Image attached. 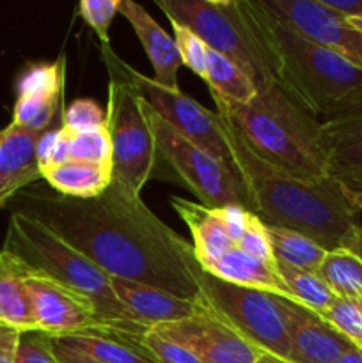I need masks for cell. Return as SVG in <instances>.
Returning <instances> with one entry per match:
<instances>
[{
	"label": "cell",
	"instance_id": "24",
	"mask_svg": "<svg viewBox=\"0 0 362 363\" xmlns=\"http://www.w3.org/2000/svg\"><path fill=\"white\" fill-rule=\"evenodd\" d=\"M112 165L87 162H67L43 174L55 194L71 199H94L112 183Z\"/></svg>",
	"mask_w": 362,
	"mask_h": 363
},
{
	"label": "cell",
	"instance_id": "35",
	"mask_svg": "<svg viewBox=\"0 0 362 363\" xmlns=\"http://www.w3.org/2000/svg\"><path fill=\"white\" fill-rule=\"evenodd\" d=\"M135 340H137L148 353H151V357L158 363H201L192 351H188L187 347L174 342V340L165 339V337L160 335V333L155 332L153 328H149L141 339Z\"/></svg>",
	"mask_w": 362,
	"mask_h": 363
},
{
	"label": "cell",
	"instance_id": "1",
	"mask_svg": "<svg viewBox=\"0 0 362 363\" xmlns=\"http://www.w3.org/2000/svg\"><path fill=\"white\" fill-rule=\"evenodd\" d=\"M14 211L45 223L67 245L87 255L110 277L133 280L185 300L199 296L188 266L194 247L167 227L141 199L112 179L94 199L25 190Z\"/></svg>",
	"mask_w": 362,
	"mask_h": 363
},
{
	"label": "cell",
	"instance_id": "46",
	"mask_svg": "<svg viewBox=\"0 0 362 363\" xmlns=\"http://www.w3.org/2000/svg\"><path fill=\"white\" fill-rule=\"evenodd\" d=\"M2 138H4V130H0V144H2Z\"/></svg>",
	"mask_w": 362,
	"mask_h": 363
},
{
	"label": "cell",
	"instance_id": "7",
	"mask_svg": "<svg viewBox=\"0 0 362 363\" xmlns=\"http://www.w3.org/2000/svg\"><path fill=\"white\" fill-rule=\"evenodd\" d=\"M110 71L106 131L112 145V179L135 195H141L155 167V135L148 119V106L126 73V62L112 48H103Z\"/></svg>",
	"mask_w": 362,
	"mask_h": 363
},
{
	"label": "cell",
	"instance_id": "23",
	"mask_svg": "<svg viewBox=\"0 0 362 363\" xmlns=\"http://www.w3.org/2000/svg\"><path fill=\"white\" fill-rule=\"evenodd\" d=\"M57 344L105 363H158L133 337L119 333H77L52 337Z\"/></svg>",
	"mask_w": 362,
	"mask_h": 363
},
{
	"label": "cell",
	"instance_id": "26",
	"mask_svg": "<svg viewBox=\"0 0 362 363\" xmlns=\"http://www.w3.org/2000/svg\"><path fill=\"white\" fill-rule=\"evenodd\" d=\"M266 230H268L275 261L280 264L291 266L302 272H316L325 259V248H322L316 241L304 234L268 225H266Z\"/></svg>",
	"mask_w": 362,
	"mask_h": 363
},
{
	"label": "cell",
	"instance_id": "42",
	"mask_svg": "<svg viewBox=\"0 0 362 363\" xmlns=\"http://www.w3.org/2000/svg\"><path fill=\"white\" fill-rule=\"evenodd\" d=\"M344 191H346L348 199L351 201V204L357 208V211L362 215V190H350V188L344 186Z\"/></svg>",
	"mask_w": 362,
	"mask_h": 363
},
{
	"label": "cell",
	"instance_id": "44",
	"mask_svg": "<svg viewBox=\"0 0 362 363\" xmlns=\"http://www.w3.org/2000/svg\"><path fill=\"white\" fill-rule=\"evenodd\" d=\"M258 363H291V362L283 360V358H279V357H273V354L263 353L261 358L258 360Z\"/></svg>",
	"mask_w": 362,
	"mask_h": 363
},
{
	"label": "cell",
	"instance_id": "34",
	"mask_svg": "<svg viewBox=\"0 0 362 363\" xmlns=\"http://www.w3.org/2000/svg\"><path fill=\"white\" fill-rule=\"evenodd\" d=\"M121 0H82L78 4V13L85 23L96 32L102 48H109V27L116 14H119Z\"/></svg>",
	"mask_w": 362,
	"mask_h": 363
},
{
	"label": "cell",
	"instance_id": "15",
	"mask_svg": "<svg viewBox=\"0 0 362 363\" xmlns=\"http://www.w3.org/2000/svg\"><path fill=\"white\" fill-rule=\"evenodd\" d=\"M287 333H290L291 363H332L355 347L318 312L309 311L284 298Z\"/></svg>",
	"mask_w": 362,
	"mask_h": 363
},
{
	"label": "cell",
	"instance_id": "29",
	"mask_svg": "<svg viewBox=\"0 0 362 363\" xmlns=\"http://www.w3.org/2000/svg\"><path fill=\"white\" fill-rule=\"evenodd\" d=\"M67 135H70L71 162L112 165V145H110L106 124L103 128H98V130L80 131V133H71V131H67Z\"/></svg>",
	"mask_w": 362,
	"mask_h": 363
},
{
	"label": "cell",
	"instance_id": "41",
	"mask_svg": "<svg viewBox=\"0 0 362 363\" xmlns=\"http://www.w3.org/2000/svg\"><path fill=\"white\" fill-rule=\"evenodd\" d=\"M332 363H362V350L361 347H351L350 351L341 354V357Z\"/></svg>",
	"mask_w": 362,
	"mask_h": 363
},
{
	"label": "cell",
	"instance_id": "4",
	"mask_svg": "<svg viewBox=\"0 0 362 363\" xmlns=\"http://www.w3.org/2000/svg\"><path fill=\"white\" fill-rule=\"evenodd\" d=\"M245 144L261 160L302 179L327 177L322 121L295 101L279 84L245 105H216Z\"/></svg>",
	"mask_w": 362,
	"mask_h": 363
},
{
	"label": "cell",
	"instance_id": "40",
	"mask_svg": "<svg viewBox=\"0 0 362 363\" xmlns=\"http://www.w3.org/2000/svg\"><path fill=\"white\" fill-rule=\"evenodd\" d=\"M346 250H350L351 254L357 255L358 259L362 261V222L358 223L357 229L353 230V234L350 236V240L346 241Z\"/></svg>",
	"mask_w": 362,
	"mask_h": 363
},
{
	"label": "cell",
	"instance_id": "38",
	"mask_svg": "<svg viewBox=\"0 0 362 363\" xmlns=\"http://www.w3.org/2000/svg\"><path fill=\"white\" fill-rule=\"evenodd\" d=\"M20 332L0 323V363H16Z\"/></svg>",
	"mask_w": 362,
	"mask_h": 363
},
{
	"label": "cell",
	"instance_id": "3",
	"mask_svg": "<svg viewBox=\"0 0 362 363\" xmlns=\"http://www.w3.org/2000/svg\"><path fill=\"white\" fill-rule=\"evenodd\" d=\"M245 7L268 52L277 84L309 113L327 123L362 105L361 67L273 16L261 0H245Z\"/></svg>",
	"mask_w": 362,
	"mask_h": 363
},
{
	"label": "cell",
	"instance_id": "21",
	"mask_svg": "<svg viewBox=\"0 0 362 363\" xmlns=\"http://www.w3.org/2000/svg\"><path fill=\"white\" fill-rule=\"evenodd\" d=\"M204 272L216 277V279L224 280V282L251 287V289L266 291V293H272L279 298H286V300L295 301L290 289H287L286 282L279 275V272H275V269L268 268V266L261 264L256 259H252L251 255L241 252L236 245L233 248H229L224 255H220Z\"/></svg>",
	"mask_w": 362,
	"mask_h": 363
},
{
	"label": "cell",
	"instance_id": "22",
	"mask_svg": "<svg viewBox=\"0 0 362 363\" xmlns=\"http://www.w3.org/2000/svg\"><path fill=\"white\" fill-rule=\"evenodd\" d=\"M27 266L14 255L0 250V323L20 333L38 332L31 296L25 286Z\"/></svg>",
	"mask_w": 362,
	"mask_h": 363
},
{
	"label": "cell",
	"instance_id": "5",
	"mask_svg": "<svg viewBox=\"0 0 362 363\" xmlns=\"http://www.w3.org/2000/svg\"><path fill=\"white\" fill-rule=\"evenodd\" d=\"M2 250L14 255L32 272L43 273L89 298L98 311L105 333L112 332L141 339L149 330L133 321L117 300L110 275L105 269L60 240L34 216L13 211Z\"/></svg>",
	"mask_w": 362,
	"mask_h": 363
},
{
	"label": "cell",
	"instance_id": "2",
	"mask_svg": "<svg viewBox=\"0 0 362 363\" xmlns=\"http://www.w3.org/2000/svg\"><path fill=\"white\" fill-rule=\"evenodd\" d=\"M216 113L229 138L233 163L247 188L252 213L265 225L304 234L327 252L346 247L361 223V213L351 204L343 184L330 176L302 179L270 165L245 144L224 113Z\"/></svg>",
	"mask_w": 362,
	"mask_h": 363
},
{
	"label": "cell",
	"instance_id": "28",
	"mask_svg": "<svg viewBox=\"0 0 362 363\" xmlns=\"http://www.w3.org/2000/svg\"><path fill=\"white\" fill-rule=\"evenodd\" d=\"M277 269L286 282L293 300L309 311L319 314L329 308L337 298L316 272H302V269L291 268V266L280 264V262H277Z\"/></svg>",
	"mask_w": 362,
	"mask_h": 363
},
{
	"label": "cell",
	"instance_id": "18",
	"mask_svg": "<svg viewBox=\"0 0 362 363\" xmlns=\"http://www.w3.org/2000/svg\"><path fill=\"white\" fill-rule=\"evenodd\" d=\"M41 135L14 126L13 123L4 128L0 144V208L13 202L32 183L43 179L35 156Z\"/></svg>",
	"mask_w": 362,
	"mask_h": 363
},
{
	"label": "cell",
	"instance_id": "37",
	"mask_svg": "<svg viewBox=\"0 0 362 363\" xmlns=\"http://www.w3.org/2000/svg\"><path fill=\"white\" fill-rule=\"evenodd\" d=\"M219 211L220 216H222L224 225H226L227 234L233 240V243L236 245L241 240L245 230H247L252 213L248 209L241 208V206H226V208H220Z\"/></svg>",
	"mask_w": 362,
	"mask_h": 363
},
{
	"label": "cell",
	"instance_id": "19",
	"mask_svg": "<svg viewBox=\"0 0 362 363\" xmlns=\"http://www.w3.org/2000/svg\"><path fill=\"white\" fill-rule=\"evenodd\" d=\"M119 14L126 18L135 35L144 46L146 55L155 71L153 80L170 91H181L177 85V69L183 62L172 35L167 34L162 25L133 0H121Z\"/></svg>",
	"mask_w": 362,
	"mask_h": 363
},
{
	"label": "cell",
	"instance_id": "17",
	"mask_svg": "<svg viewBox=\"0 0 362 363\" xmlns=\"http://www.w3.org/2000/svg\"><path fill=\"white\" fill-rule=\"evenodd\" d=\"M110 284H112L117 300L123 303L131 319L146 328L181 321L202 311L199 298L185 300L158 287L117 279V277H110Z\"/></svg>",
	"mask_w": 362,
	"mask_h": 363
},
{
	"label": "cell",
	"instance_id": "14",
	"mask_svg": "<svg viewBox=\"0 0 362 363\" xmlns=\"http://www.w3.org/2000/svg\"><path fill=\"white\" fill-rule=\"evenodd\" d=\"M66 57L55 62L31 64L21 73L16 84V103L11 123L28 131L52 130L57 117H60Z\"/></svg>",
	"mask_w": 362,
	"mask_h": 363
},
{
	"label": "cell",
	"instance_id": "8",
	"mask_svg": "<svg viewBox=\"0 0 362 363\" xmlns=\"http://www.w3.org/2000/svg\"><path fill=\"white\" fill-rule=\"evenodd\" d=\"M192 277L199 287V301L216 319L263 353L287 360L291 353L284 298L251 287L224 282L188 255Z\"/></svg>",
	"mask_w": 362,
	"mask_h": 363
},
{
	"label": "cell",
	"instance_id": "20",
	"mask_svg": "<svg viewBox=\"0 0 362 363\" xmlns=\"http://www.w3.org/2000/svg\"><path fill=\"white\" fill-rule=\"evenodd\" d=\"M170 206L187 223L192 234L194 257L202 269L208 268L220 255L234 247L219 209L206 208L199 202L185 201L180 197H170Z\"/></svg>",
	"mask_w": 362,
	"mask_h": 363
},
{
	"label": "cell",
	"instance_id": "36",
	"mask_svg": "<svg viewBox=\"0 0 362 363\" xmlns=\"http://www.w3.org/2000/svg\"><path fill=\"white\" fill-rule=\"evenodd\" d=\"M16 363H59L50 344V335L43 332L20 333Z\"/></svg>",
	"mask_w": 362,
	"mask_h": 363
},
{
	"label": "cell",
	"instance_id": "10",
	"mask_svg": "<svg viewBox=\"0 0 362 363\" xmlns=\"http://www.w3.org/2000/svg\"><path fill=\"white\" fill-rule=\"evenodd\" d=\"M126 73L144 98L146 105L158 113L181 137L215 158L233 162L229 138L219 113L204 108L201 103L181 91L162 87L153 78L138 73L128 64Z\"/></svg>",
	"mask_w": 362,
	"mask_h": 363
},
{
	"label": "cell",
	"instance_id": "16",
	"mask_svg": "<svg viewBox=\"0 0 362 363\" xmlns=\"http://www.w3.org/2000/svg\"><path fill=\"white\" fill-rule=\"evenodd\" d=\"M327 174L350 190H362V105L322 123Z\"/></svg>",
	"mask_w": 362,
	"mask_h": 363
},
{
	"label": "cell",
	"instance_id": "31",
	"mask_svg": "<svg viewBox=\"0 0 362 363\" xmlns=\"http://www.w3.org/2000/svg\"><path fill=\"white\" fill-rule=\"evenodd\" d=\"M106 124V112L92 99H75L67 108H60V126L71 133L98 130Z\"/></svg>",
	"mask_w": 362,
	"mask_h": 363
},
{
	"label": "cell",
	"instance_id": "9",
	"mask_svg": "<svg viewBox=\"0 0 362 363\" xmlns=\"http://www.w3.org/2000/svg\"><path fill=\"white\" fill-rule=\"evenodd\" d=\"M148 119L155 135L156 151L199 199V204L212 209L241 206L252 213L247 188L233 162L215 158L188 142L149 106Z\"/></svg>",
	"mask_w": 362,
	"mask_h": 363
},
{
	"label": "cell",
	"instance_id": "33",
	"mask_svg": "<svg viewBox=\"0 0 362 363\" xmlns=\"http://www.w3.org/2000/svg\"><path fill=\"white\" fill-rule=\"evenodd\" d=\"M236 247L240 248L241 252H245L247 255H251L252 259L261 262V264L279 272V269H277L275 255H273L272 250V243H270L268 230H266L265 223H263L254 213L251 215L247 230H245L241 240L236 243Z\"/></svg>",
	"mask_w": 362,
	"mask_h": 363
},
{
	"label": "cell",
	"instance_id": "43",
	"mask_svg": "<svg viewBox=\"0 0 362 363\" xmlns=\"http://www.w3.org/2000/svg\"><path fill=\"white\" fill-rule=\"evenodd\" d=\"M343 18L351 28H355L358 34H362V14H361V16H343Z\"/></svg>",
	"mask_w": 362,
	"mask_h": 363
},
{
	"label": "cell",
	"instance_id": "13",
	"mask_svg": "<svg viewBox=\"0 0 362 363\" xmlns=\"http://www.w3.org/2000/svg\"><path fill=\"white\" fill-rule=\"evenodd\" d=\"M263 7L305 38L362 69V34L319 0H261Z\"/></svg>",
	"mask_w": 362,
	"mask_h": 363
},
{
	"label": "cell",
	"instance_id": "39",
	"mask_svg": "<svg viewBox=\"0 0 362 363\" xmlns=\"http://www.w3.org/2000/svg\"><path fill=\"white\" fill-rule=\"evenodd\" d=\"M50 344H52V350L53 353H55L59 363H105V362L94 360V358L87 357V354H82V353H77V351L67 350V347L57 344L52 337H50Z\"/></svg>",
	"mask_w": 362,
	"mask_h": 363
},
{
	"label": "cell",
	"instance_id": "25",
	"mask_svg": "<svg viewBox=\"0 0 362 363\" xmlns=\"http://www.w3.org/2000/svg\"><path fill=\"white\" fill-rule=\"evenodd\" d=\"M204 82L208 84L215 105H245L258 94L251 77L238 64L209 48L206 53Z\"/></svg>",
	"mask_w": 362,
	"mask_h": 363
},
{
	"label": "cell",
	"instance_id": "45",
	"mask_svg": "<svg viewBox=\"0 0 362 363\" xmlns=\"http://www.w3.org/2000/svg\"><path fill=\"white\" fill-rule=\"evenodd\" d=\"M353 303H355V307H357L358 314H361V318H362V294L357 298V300H353Z\"/></svg>",
	"mask_w": 362,
	"mask_h": 363
},
{
	"label": "cell",
	"instance_id": "11",
	"mask_svg": "<svg viewBox=\"0 0 362 363\" xmlns=\"http://www.w3.org/2000/svg\"><path fill=\"white\" fill-rule=\"evenodd\" d=\"M25 286L38 332L50 337L105 333L98 311L89 298L31 268L25 273Z\"/></svg>",
	"mask_w": 362,
	"mask_h": 363
},
{
	"label": "cell",
	"instance_id": "27",
	"mask_svg": "<svg viewBox=\"0 0 362 363\" xmlns=\"http://www.w3.org/2000/svg\"><path fill=\"white\" fill-rule=\"evenodd\" d=\"M316 273L337 298L353 301L362 294V261L346 248L327 252Z\"/></svg>",
	"mask_w": 362,
	"mask_h": 363
},
{
	"label": "cell",
	"instance_id": "12",
	"mask_svg": "<svg viewBox=\"0 0 362 363\" xmlns=\"http://www.w3.org/2000/svg\"><path fill=\"white\" fill-rule=\"evenodd\" d=\"M153 330L187 347L201 363H258L263 354L204 307L192 318L153 326Z\"/></svg>",
	"mask_w": 362,
	"mask_h": 363
},
{
	"label": "cell",
	"instance_id": "6",
	"mask_svg": "<svg viewBox=\"0 0 362 363\" xmlns=\"http://www.w3.org/2000/svg\"><path fill=\"white\" fill-rule=\"evenodd\" d=\"M169 20L183 23L206 46L227 57L251 77L258 92L277 84L275 71L245 0H156Z\"/></svg>",
	"mask_w": 362,
	"mask_h": 363
},
{
	"label": "cell",
	"instance_id": "30",
	"mask_svg": "<svg viewBox=\"0 0 362 363\" xmlns=\"http://www.w3.org/2000/svg\"><path fill=\"white\" fill-rule=\"evenodd\" d=\"M329 325H332L341 335L346 337L355 347L362 350V318L351 300L336 298L334 303L323 312H319Z\"/></svg>",
	"mask_w": 362,
	"mask_h": 363
},
{
	"label": "cell",
	"instance_id": "32",
	"mask_svg": "<svg viewBox=\"0 0 362 363\" xmlns=\"http://www.w3.org/2000/svg\"><path fill=\"white\" fill-rule=\"evenodd\" d=\"M172 25L174 30V41H176L177 52H180L181 62L183 66H187L192 73H195L197 77H201L202 80L206 78V53H208V46L202 43V39L199 38L195 32H192L190 28L185 27L183 23H177V21L169 20Z\"/></svg>",
	"mask_w": 362,
	"mask_h": 363
}]
</instances>
